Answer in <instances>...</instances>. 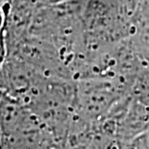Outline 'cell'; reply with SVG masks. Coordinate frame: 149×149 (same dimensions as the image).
I'll return each instance as SVG.
<instances>
[{
	"label": "cell",
	"instance_id": "6da1fadb",
	"mask_svg": "<svg viewBox=\"0 0 149 149\" xmlns=\"http://www.w3.org/2000/svg\"><path fill=\"white\" fill-rule=\"evenodd\" d=\"M123 149H149V129L126 141Z\"/></svg>",
	"mask_w": 149,
	"mask_h": 149
},
{
	"label": "cell",
	"instance_id": "7a4b0ae2",
	"mask_svg": "<svg viewBox=\"0 0 149 149\" xmlns=\"http://www.w3.org/2000/svg\"><path fill=\"white\" fill-rule=\"evenodd\" d=\"M9 57V47L7 43V40H6L5 35V27L0 33V69L2 68L3 65L7 61Z\"/></svg>",
	"mask_w": 149,
	"mask_h": 149
},
{
	"label": "cell",
	"instance_id": "3957f363",
	"mask_svg": "<svg viewBox=\"0 0 149 149\" xmlns=\"http://www.w3.org/2000/svg\"><path fill=\"white\" fill-rule=\"evenodd\" d=\"M6 0H0V33L5 27L6 22V9H5Z\"/></svg>",
	"mask_w": 149,
	"mask_h": 149
},
{
	"label": "cell",
	"instance_id": "277c9868",
	"mask_svg": "<svg viewBox=\"0 0 149 149\" xmlns=\"http://www.w3.org/2000/svg\"><path fill=\"white\" fill-rule=\"evenodd\" d=\"M70 1H78V0H47L48 4H61V3L70 2Z\"/></svg>",
	"mask_w": 149,
	"mask_h": 149
},
{
	"label": "cell",
	"instance_id": "5b68a950",
	"mask_svg": "<svg viewBox=\"0 0 149 149\" xmlns=\"http://www.w3.org/2000/svg\"><path fill=\"white\" fill-rule=\"evenodd\" d=\"M2 137H3V132L1 129V125H0V149H1V143H2Z\"/></svg>",
	"mask_w": 149,
	"mask_h": 149
}]
</instances>
